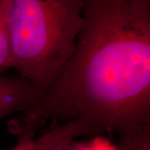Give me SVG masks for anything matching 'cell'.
I'll return each mask as SVG.
<instances>
[{
	"instance_id": "8992f818",
	"label": "cell",
	"mask_w": 150,
	"mask_h": 150,
	"mask_svg": "<svg viewBox=\"0 0 150 150\" xmlns=\"http://www.w3.org/2000/svg\"><path fill=\"white\" fill-rule=\"evenodd\" d=\"M36 132L31 127L21 124L18 131V141L14 146V150H41L34 136Z\"/></svg>"
},
{
	"instance_id": "ba28073f",
	"label": "cell",
	"mask_w": 150,
	"mask_h": 150,
	"mask_svg": "<svg viewBox=\"0 0 150 150\" xmlns=\"http://www.w3.org/2000/svg\"><path fill=\"white\" fill-rule=\"evenodd\" d=\"M5 150H14V147L11 148V149H5Z\"/></svg>"
},
{
	"instance_id": "6da1fadb",
	"label": "cell",
	"mask_w": 150,
	"mask_h": 150,
	"mask_svg": "<svg viewBox=\"0 0 150 150\" xmlns=\"http://www.w3.org/2000/svg\"><path fill=\"white\" fill-rule=\"evenodd\" d=\"M25 120L69 142L149 126V0H84L74 53Z\"/></svg>"
},
{
	"instance_id": "277c9868",
	"label": "cell",
	"mask_w": 150,
	"mask_h": 150,
	"mask_svg": "<svg viewBox=\"0 0 150 150\" xmlns=\"http://www.w3.org/2000/svg\"><path fill=\"white\" fill-rule=\"evenodd\" d=\"M114 150H150V125L139 131L118 136Z\"/></svg>"
},
{
	"instance_id": "3957f363",
	"label": "cell",
	"mask_w": 150,
	"mask_h": 150,
	"mask_svg": "<svg viewBox=\"0 0 150 150\" xmlns=\"http://www.w3.org/2000/svg\"><path fill=\"white\" fill-rule=\"evenodd\" d=\"M41 97V92L18 75L0 74V120L15 113L29 117Z\"/></svg>"
},
{
	"instance_id": "7a4b0ae2",
	"label": "cell",
	"mask_w": 150,
	"mask_h": 150,
	"mask_svg": "<svg viewBox=\"0 0 150 150\" xmlns=\"http://www.w3.org/2000/svg\"><path fill=\"white\" fill-rule=\"evenodd\" d=\"M84 0H8L10 69L43 93L74 53Z\"/></svg>"
},
{
	"instance_id": "52a82bcc",
	"label": "cell",
	"mask_w": 150,
	"mask_h": 150,
	"mask_svg": "<svg viewBox=\"0 0 150 150\" xmlns=\"http://www.w3.org/2000/svg\"><path fill=\"white\" fill-rule=\"evenodd\" d=\"M55 150H105L99 147H95L93 145H73V143L65 146L64 148Z\"/></svg>"
},
{
	"instance_id": "5b68a950",
	"label": "cell",
	"mask_w": 150,
	"mask_h": 150,
	"mask_svg": "<svg viewBox=\"0 0 150 150\" xmlns=\"http://www.w3.org/2000/svg\"><path fill=\"white\" fill-rule=\"evenodd\" d=\"M8 0H0V74L10 69L9 42L6 23Z\"/></svg>"
}]
</instances>
